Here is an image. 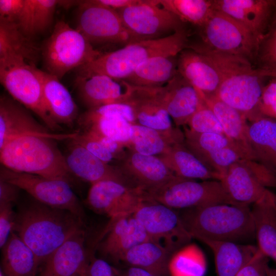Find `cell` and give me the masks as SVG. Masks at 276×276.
I'll list each match as a JSON object with an SVG mask.
<instances>
[{
  "label": "cell",
  "mask_w": 276,
  "mask_h": 276,
  "mask_svg": "<svg viewBox=\"0 0 276 276\" xmlns=\"http://www.w3.org/2000/svg\"><path fill=\"white\" fill-rule=\"evenodd\" d=\"M83 220L70 211L35 200L19 209L12 231L31 248L41 264L66 241L84 231Z\"/></svg>",
  "instance_id": "1"
},
{
  "label": "cell",
  "mask_w": 276,
  "mask_h": 276,
  "mask_svg": "<svg viewBox=\"0 0 276 276\" xmlns=\"http://www.w3.org/2000/svg\"><path fill=\"white\" fill-rule=\"evenodd\" d=\"M193 49L205 55L217 68L221 82L215 96L242 113L250 122L262 115L259 104L263 79L274 72L253 67L244 57L218 52L203 45Z\"/></svg>",
  "instance_id": "2"
},
{
  "label": "cell",
  "mask_w": 276,
  "mask_h": 276,
  "mask_svg": "<svg viewBox=\"0 0 276 276\" xmlns=\"http://www.w3.org/2000/svg\"><path fill=\"white\" fill-rule=\"evenodd\" d=\"M192 238L250 244L255 239L251 210L241 204L217 203L179 210Z\"/></svg>",
  "instance_id": "3"
},
{
  "label": "cell",
  "mask_w": 276,
  "mask_h": 276,
  "mask_svg": "<svg viewBox=\"0 0 276 276\" xmlns=\"http://www.w3.org/2000/svg\"><path fill=\"white\" fill-rule=\"evenodd\" d=\"M187 34L182 28L168 36L133 42L116 50L103 53L78 69V77L104 75L124 80L141 64L159 55H178L185 49Z\"/></svg>",
  "instance_id": "4"
},
{
  "label": "cell",
  "mask_w": 276,
  "mask_h": 276,
  "mask_svg": "<svg viewBox=\"0 0 276 276\" xmlns=\"http://www.w3.org/2000/svg\"><path fill=\"white\" fill-rule=\"evenodd\" d=\"M57 141L36 135L12 138L0 148L2 166L13 171L62 180L71 184L72 174Z\"/></svg>",
  "instance_id": "5"
},
{
  "label": "cell",
  "mask_w": 276,
  "mask_h": 276,
  "mask_svg": "<svg viewBox=\"0 0 276 276\" xmlns=\"http://www.w3.org/2000/svg\"><path fill=\"white\" fill-rule=\"evenodd\" d=\"M103 53L64 21L56 23L42 50L47 72L59 80L71 70L82 67Z\"/></svg>",
  "instance_id": "6"
},
{
  "label": "cell",
  "mask_w": 276,
  "mask_h": 276,
  "mask_svg": "<svg viewBox=\"0 0 276 276\" xmlns=\"http://www.w3.org/2000/svg\"><path fill=\"white\" fill-rule=\"evenodd\" d=\"M146 192L152 199L176 210L217 203L237 204L218 180L199 182L175 176Z\"/></svg>",
  "instance_id": "7"
},
{
  "label": "cell",
  "mask_w": 276,
  "mask_h": 276,
  "mask_svg": "<svg viewBox=\"0 0 276 276\" xmlns=\"http://www.w3.org/2000/svg\"><path fill=\"white\" fill-rule=\"evenodd\" d=\"M0 81L13 99L35 113L51 131L62 130L47 110L35 66L20 61L0 63Z\"/></svg>",
  "instance_id": "8"
},
{
  "label": "cell",
  "mask_w": 276,
  "mask_h": 276,
  "mask_svg": "<svg viewBox=\"0 0 276 276\" xmlns=\"http://www.w3.org/2000/svg\"><path fill=\"white\" fill-rule=\"evenodd\" d=\"M151 241L173 254L190 243L192 237L185 228L178 211L146 195L132 214Z\"/></svg>",
  "instance_id": "9"
},
{
  "label": "cell",
  "mask_w": 276,
  "mask_h": 276,
  "mask_svg": "<svg viewBox=\"0 0 276 276\" xmlns=\"http://www.w3.org/2000/svg\"><path fill=\"white\" fill-rule=\"evenodd\" d=\"M117 11L132 42L163 38L183 28L182 22L158 0H138Z\"/></svg>",
  "instance_id": "10"
},
{
  "label": "cell",
  "mask_w": 276,
  "mask_h": 276,
  "mask_svg": "<svg viewBox=\"0 0 276 276\" xmlns=\"http://www.w3.org/2000/svg\"><path fill=\"white\" fill-rule=\"evenodd\" d=\"M201 28L205 47L248 59L257 55L259 40L241 24L221 11L215 9Z\"/></svg>",
  "instance_id": "11"
},
{
  "label": "cell",
  "mask_w": 276,
  "mask_h": 276,
  "mask_svg": "<svg viewBox=\"0 0 276 276\" xmlns=\"http://www.w3.org/2000/svg\"><path fill=\"white\" fill-rule=\"evenodd\" d=\"M0 180L13 184L47 205L70 211L83 220L84 212L71 184L59 179L18 172L1 166Z\"/></svg>",
  "instance_id": "12"
},
{
  "label": "cell",
  "mask_w": 276,
  "mask_h": 276,
  "mask_svg": "<svg viewBox=\"0 0 276 276\" xmlns=\"http://www.w3.org/2000/svg\"><path fill=\"white\" fill-rule=\"evenodd\" d=\"M76 29L93 45L113 44L123 47L133 42L117 10L97 3L81 1Z\"/></svg>",
  "instance_id": "13"
},
{
  "label": "cell",
  "mask_w": 276,
  "mask_h": 276,
  "mask_svg": "<svg viewBox=\"0 0 276 276\" xmlns=\"http://www.w3.org/2000/svg\"><path fill=\"white\" fill-rule=\"evenodd\" d=\"M125 103L131 106L136 124L159 131L172 144L183 142V132L173 126L166 109L163 86L132 85Z\"/></svg>",
  "instance_id": "14"
},
{
  "label": "cell",
  "mask_w": 276,
  "mask_h": 276,
  "mask_svg": "<svg viewBox=\"0 0 276 276\" xmlns=\"http://www.w3.org/2000/svg\"><path fill=\"white\" fill-rule=\"evenodd\" d=\"M146 195L141 189L106 180L91 185L86 202L93 211L113 220L132 214Z\"/></svg>",
  "instance_id": "15"
},
{
  "label": "cell",
  "mask_w": 276,
  "mask_h": 276,
  "mask_svg": "<svg viewBox=\"0 0 276 276\" xmlns=\"http://www.w3.org/2000/svg\"><path fill=\"white\" fill-rule=\"evenodd\" d=\"M113 165L130 187L145 191L157 188L175 176L156 156L126 149Z\"/></svg>",
  "instance_id": "16"
},
{
  "label": "cell",
  "mask_w": 276,
  "mask_h": 276,
  "mask_svg": "<svg viewBox=\"0 0 276 276\" xmlns=\"http://www.w3.org/2000/svg\"><path fill=\"white\" fill-rule=\"evenodd\" d=\"M45 125L37 121L28 109L11 97L0 99V148L9 140L22 135H36L57 141L71 140L78 132L53 133Z\"/></svg>",
  "instance_id": "17"
},
{
  "label": "cell",
  "mask_w": 276,
  "mask_h": 276,
  "mask_svg": "<svg viewBox=\"0 0 276 276\" xmlns=\"http://www.w3.org/2000/svg\"><path fill=\"white\" fill-rule=\"evenodd\" d=\"M214 8L241 24L260 41L276 15V0H213Z\"/></svg>",
  "instance_id": "18"
},
{
  "label": "cell",
  "mask_w": 276,
  "mask_h": 276,
  "mask_svg": "<svg viewBox=\"0 0 276 276\" xmlns=\"http://www.w3.org/2000/svg\"><path fill=\"white\" fill-rule=\"evenodd\" d=\"M220 181L237 204L249 205L275 201V194L260 183L241 160L228 168Z\"/></svg>",
  "instance_id": "19"
},
{
  "label": "cell",
  "mask_w": 276,
  "mask_h": 276,
  "mask_svg": "<svg viewBox=\"0 0 276 276\" xmlns=\"http://www.w3.org/2000/svg\"><path fill=\"white\" fill-rule=\"evenodd\" d=\"M76 84L79 96L87 109L125 103L132 88L125 80L100 74L78 77Z\"/></svg>",
  "instance_id": "20"
},
{
  "label": "cell",
  "mask_w": 276,
  "mask_h": 276,
  "mask_svg": "<svg viewBox=\"0 0 276 276\" xmlns=\"http://www.w3.org/2000/svg\"><path fill=\"white\" fill-rule=\"evenodd\" d=\"M70 141L71 142L64 157L72 175L91 185L102 180H111L128 186L113 165L104 163L84 147L72 139Z\"/></svg>",
  "instance_id": "21"
},
{
  "label": "cell",
  "mask_w": 276,
  "mask_h": 276,
  "mask_svg": "<svg viewBox=\"0 0 276 276\" xmlns=\"http://www.w3.org/2000/svg\"><path fill=\"white\" fill-rule=\"evenodd\" d=\"M178 74L197 90L215 95L221 82L220 74L204 54L194 49H185L178 55Z\"/></svg>",
  "instance_id": "22"
},
{
  "label": "cell",
  "mask_w": 276,
  "mask_h": 276,
  "mask_svg": "<svg viewBox=\"0 0 276 276\" xmlns=\"http://www.w3.org/2000/svg\"><path fill=\"white\" fill-rule=\"evenodd\" d=\"M107 236L101 244L104 255L120 262L137 244L150 240L143 226L132 214L111 220Z\"/></svg>",
  "instance_id": "23"
},
{
  "label": "cell",
  "mask_w": 276,
  "mask_h": 276,
  "mask_svg": "<svg viewBox=\"0 0 276 276\" xmlns=\"http://www.w3.org/2000/svg\"><path fill=\"white\" fill-rule=\"evenodd\" d=\"M41 79L44 101L51 119L58 125L72 127L79 110L72 95L56 77L37 68Z\"/></svg>",
  "instance_id": "24"
},
{
  "label": "cell",
  "mask_w": 276,
  "mask_h": 276,
  "mask_svg": "<svg viewBox=\"0 0 276 276\" xmlns=\"http://www.w3.org/2000/svg\"><path fill=\"white\" fill-rule=\"evenodd\" d=\"M89 260L82 231L66 241L49 256L39 276H72L81 273Z\"/></svg>",
  "instance_id": "25"
},
{
  "label": "cell",
  "mask_w": 276,
  "mask_h": 276,
  "mask_svg": "<svg viewBox=\"0 0 276 276\" xmlns=\"http://www.w3.org/2000/svg\"><path fill=\"white\" fill-rule=\"evenodd\" d=\"M163 87L166 108L171 120L176 127L187 126L201 104L198 91L178 73Z\"/></svg>",
  "instance_id": "26"
},
{
  "label": "cell",
  "mask_w": 276,
  "mask_h": 276,
  "mask_svg": "<svg viewBox=\"0 0 276 276\" xmlns=\"http://www.w3.org/2000/svg\"><path fill=\"white\" fill-rule=\"evenodd\" d=\"M198 92L203 102L218 119L224 134L244 150L250 159L255 160L248 140V124L245 117L236 109L218 99L215 95H206Z\"/></svg>",
  "instance_id": "27"
},
{
  "label": "cell",
  "mask_w": 276,
  "mask_h": 276,
  "mask_svg": "<svg viewBox=\"0 0 276 276\" xmlns=\"http://www.w3.org/2000/svg\"><path fill=\"white\" fill-rule=\"evenodd\" d=\"M157 157L178 177L192 180H220V175L208 168L183 142L172 145L166 152Z\"/></svg>",
  "instance_id": "28"
},
{
  "label": "cell",
  "mask_w": 276,
  "mask_h": 276,
  "mask_svg": "<svg viewBox=\"0 0 276 276\" xmlns=\"http://www.w3.org/2000/svg\"><path fill=\"white\" fill-rule=\"evenodd\" d=\"M39 52L15 22L0 20V63L20 61L35 66Z\"/></svg>",
  "instance_id": "29"
},
{
  "label": "cell",
  "mask_w": 276,
  "mask_h": 276,
  "mask_svg": "<svg viewBox=\"0 0 276 276\" xmlns=\"http://www.w3.org/2000/svg\"><path fill=\"white\" fill-rule=\"evenodd\" d=\"M255 160L276 174V119L261 116L248 125Z\"/></svg>",
  "instance_id": "30"
},
{
  "label": "cell",
  "mask_w": 276,
  "mask_h": 276,
  "mask_svg": "<svg viewBox=\"0 0 276 276\" xmlns=\"http://www.w3.org/2000/svg\"><path fill=\"white\" fill-rule=\"evenodd\" d=\"M201 242L213 254L217 276H235L258 250L251 244L210 240Z\"/></svg>",
  "instance_id": "31"
},
{
  "label": "cell",
  "mask_w": 276,
  "mask_h": 276,
  "mask_svg": "<svg viewBox=\"0 0 276 276\" xmlns=\"http://www.w3.org/2000/svg\"><path fill=\"white\" fill-rule=\"evenodd\" d=\"M178 55L152 57L141 64L124 80L134 86H164L178 73Z\"/></svg>",
  "instance_id": "32"
},
{
  "label": "cell",
  "mask_w": 276,
  "mask_h": 276,
  "mask_svg": "<svg viewBox=\"0 0 276 276\" xmlns=\"http://www.w3.org/2000/svg\"><path fill=\"white\" fill-rule=\"evenodd\" d=\"M2 267L5 276H35L39 261L31 248L12 231L3 247Z\"/></svg>",
  "instance_id": "33"
},
{
  "label": "cell",
  "mask_w": 276,
  "mask_h": 276,
  "mask_svg": "<svg viewBox=\"0 0 276 276\" xmlns=\"http://www.w3.org/2000/svg\"><path fill=\"white\" fill-rule=\"evenodd\" d=\"M172 255L163 247L148 240L128 250L120 262L127 267L140 268L159 276H169L168 264Z\"/></svg>",
  "instance_id": "34"
},
{
  "label": "cell",
  "mask_w": 276,
  "mask_h": 276,
  "mask_svg": "<svg viewBox=\"0 0 276 276\" xmlns=\"http://www.w3.org/2000/svg\"><path fill=\"white\" fill-rule=\"evenodd\" d=\"M251 210L258 249L276 263V212L274 202L257 203L253 204Z\"/></svg>",
  "instance_id": "35"
},
{
  "label": "cell",
  "mask_w": 276,
  "mask_h": 276,
  "mask_svg": "<svg viewBox=\"0 0 276 276\" xmlns=\"http://www.w3.org/2000/svg\"><path fill=\"white\" fill-rule=\"evenodd\" d=\"M58 4L56 0H25L15 23L24 34L32 38L51 26Z\"/></svg>",
  "instance_id": "36"
},
{
  "label": "cell",
  "mask_w": 276,
  "mask_h": 276,
  "mask_svg": "<svg viewBox=\"0 0 276 276\" xmlns=\"http://www.w3.org/2000/svg\"><path fill=\"white\" fill-rule=\"evenodd\" d=\"M206 269L205 256L194 243H189L173 253L168 264L169 276H204Z\"/></svg>",
  "instance_id": "37"
},
{
  "label": "cell",
  "mask_w": 276,
  "mask_h": 276,
  "mask_svg": "<svg viewBox=\"0 0 276 276\" xmlns=\"http://www.w3.org/2000/svg\"><path fill=\"white\" fill-rule=\"evenodd\" d=\"M158 3L181 22L201 28L215 10L213 0H158Z\"/></svg>",
  "instance_id": "38"
},
{
  "label": "cell",
  "mask_w": 276,
  "mask_h": 276,
  "mask_svg": "<svg viewBox=\"0 0 276 276\" xmlns=\"http://www.w3.org/2000/svg\"><path fill=\"white\" fill-rule=\"evenodd\" d=\"M173 145L159 131L137 124L132 125V134L126 147L140 154L159 156Z\"/></svg>",
  "instance_id": "39"
},
{
  "label": "cell",
  "mask_w": 276,
  "mask_h": 276,
  "mask_svg": "<svg viewBox=\"0 0 276 276\" xmlns=\"http://www.w3.org/2000/svg\"><path fill=\"white\" fill-rule=\"evenodd\" d=\"M183 133L185 145L198 158L216 150L229 146H238L223 134L197 133L186 127L184 128Z\"/></svg>",
  "instance_id": "40"
},
{
  "label": "cell",
  "mask_w": 276,
  "mask_h": 276,
  "mask_svg": "<svg viewBox=\"0 0 276 276\" xmlns=\"http://www.w3.org/2000/svg\"><path fill=\"white\" fill-rule=\"evenodd\" d=\"M199 159L211 170L218 173L220 178L233 164L243 159H250L247 154L237 146L213 151L201 156Z\"/></svg>",
  "instance_id": "41"
},
{
  "label": "cell",
  "mask_w": 276,
  "mask_h": 276,
  "mask_svg": "<svg viewBox=\"0 0 276 276\" xmlns=\"http://www.w3.org/2000/svg\"><path fill=\"white\" fill-rule=\"evenodd\" d=\"M187 126L190 130L197 133H217L224 134L218 119L202 98L198 109L191 117Z\"/></svg>",
  "instance_id": "42"
},
{
  "label": "cell",
  "mask_w": 276,
  "mask_h": 276,
  "mask_svg": "<svg viewBox=\"0 0 276 276\" xmlns=\"http://www.w3.org/2000/svg\"><path fill=\"white\" fill-rule=\"evenodd\" d=\"M257 56L260 68L276 72V15L260 43Z\"/></svg>",
  "instance_id": "43"
},
{
  "label": "cell",
  "mask_w": 276,
  "mask_h": 276,
  "mask_svg": "<svg viewBox=\"0 0 276 276\" xmlns=\"http://www.w3.org/2000/svg\"><path fill=\"white\" fill-rule=\"evenodd\" d=\"M78 134L72 139L86 148L94 155L108 164H113L116 158L100 143L88 132L78 131Z\"/></svg>",
  "instance_id": "44"
},
{
  "label": "cell",
  "mask_w": 276,
  "mask_h": 276,
  "mask_svg": "<svg viewBox=\"0 0 276 276\" xmlns=\"http://www.w3.org/2000/svg\"><path fill=\"white\" fill-rule=\"evenodd\" d=\"M259 111L263 116L276 119V77L264 86Z\"/></svg>",
  "instance_id": "45"
},
{
  "label": "cell",
  "mask_w": 276,
  "mask_h": 276,
  "mask_svg": "<svg viewBox=\"0 0 276 276\" xmlns=\"http://www.w3.org/2000/svg\"><path fill=\"white\" fill-rule=\"evenodd\" d=\"M269 258L258 250L254 257L235 276H267Z\"/></svg>",
  "instance_id": "46"
},
{
  "label": "cell",
  "mask_w": 276,
  "mask_h": 276,
  "mask_svg": "<svg viewBox=\"0 0 276 276\" xmlns=\"http://www.w3.org/2000/svg\"><path fill=\"white\" fill-rule=\"evenodd\" d=\"M88 109L99 115L119 116L132 124H136L133 109L127 103H112Z\"/></svg>",
  "instance_id": "47"
},
{
  "label": "cell",
  "mask_w": 276,
  "mask_h": 276,
  "mask_svg": "<svg viewBox=\"0 0 276 276\" xmlns=\"http://www.w3.org/2000/svg\"><path fill=\"white\" fill-rule=\"evenodd\" d=\"M14 213L12 203L0 204V246L7 242L14 224Z\"/></svg>",
  "instance_id": "48"
},
{
  "label": "cell",
  "mask_w": 276,
  "mask_h": 276,
  "mask_svg": "<svg viewBox=\"0 0 276 276\" xmlns=\"http://www.w3.org/2000/svg\"><path fill=\"white\" fill-rule=\"evenodd\" d=\"M81 276H119L117 268L101 259H90L81 273Z\"/></svg>",
  "instance_id": "49"
},
{
  "label": "cell",
  "mask_w": 276,
  "mask_h": 276,
  "mask_svg": "<svg viewBox=\"0 0 276 276\" xmlns=\"http://www.w3.org/2000/svg\"><path fill=\"white\" fill-rule=\"evenodd\" d=\"M25 0H0V20L16 22Z\"/></svg>",
  "instance_id": "50"
},
{
  "label": "cell",
  "mask_w": 276,
  "mask_h": 276,
  "mask_svg": "<svg viewBox=\"0 0 276 276\" xmlns=\"http://www.w3.org/2000/svg\"><path fill=\"white\" fill-rule=\"evenodd\" d=\"M20 189L13 184L0 180V204H12L17 200Z\"/></svg>",
  "instance_id": "51"
},
{
  "label": "cell",
  "mask_w": 276,
  "mask_h": 276,
  "mask_svg": "<svg viewBox=\"0 0 276 276\" xmlns=\"http://www.w3.org/2000/svg\"><path fill=\"white\" fill-rule=\"evenodd\" d=\"M138 0H95V1L103 6L119 10L136 3Z\"/></svg>",
  "instance_id": "52"
},
{
  "label": "cell",
  "mask_w": 276,
  "mask_h": 276,
  "mask_svg": "<svg viewBox=\"0 0 276 276\" xmlns=\"http://www.w3.org/2000/svg\"><path fill=\"white\" fill-rule=\"evenodd\" d=\"M119 276H159L148 270L134 267H127L124 269H117Z\"/></svg>",
  "instance_id": "53"
},
{
  "label": "cell",
  "mask_w": 276,
  "mask_h": 276,
  "mask_svg": "<svg viewBox=\"0 0 276 276\" xmlns=\"http://www.w3.org/2000/svg\"><path fill=\"white\" fill-rule=\"evenodd\" d=\"M267 276H276V268H270Z\"/></svg>",
  "instance_id": "54"
},
{
  "label": "cell",
  "mask_w": 276,
  "mask_h": 276,
  "mask_svg": "<svg viewBox=\"0 0 276 276\" xmlns=\"http://www.w3.org/2000/svg\"><path fill=\"white\" fill-rule=\"evenodd\" d=\"M72 276H81V272L80 273H78L77 274H75Z\"/></svg>",
  "instance_id": "55"
},
{
  "label": "cell",
  "mask_w": 276,
  "mask_h": 276,
  "mask_svg": "<svg viewBox=\"0 0 276 276\" xmlns=\"http://www.w3.org/2000/svg\"><path fill=\"white\" fill-rule=\"evenodd\" d=\"M274 208H275V212H276V194H275V196Z\"/></svg>",
  "instance_id": "56"
},
{
  "label": "cell",
  "mask_w": 276,
  "mask_h": 276,
  "mask_svg": "<svg viewBox=\"0 0 276 276\" xmlns=\"http://www.w3.org/2000/svg\"><path fill=\"white\" fill-rule=\"evenodd\" d=\"M0 276H5L2 270H1V272H0Z\"/></svg>",
  "instance_id": "57"
},
{
  "label": "cell",
  "mask_w": 276,
  "mask_h": 276,
  "mask_svg": "<svg viewBox=\"0 0 276 276\" xmlns=\"http://www.w3.org/2000/svg\"><path fill=\"white\" fill-rule=\"evenodd\" d=\"M276 77V75H275V77Z\"/></svg>",
  "instance_id": "58"
}]
</instances>
